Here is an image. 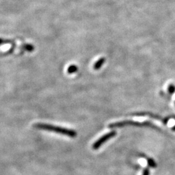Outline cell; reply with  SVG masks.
Returning a JSON list of instances; mask_svg holds the SVG:
<instances>
[{
	"instance_id": "obj_8",
	"label": "cell",
	"mask_w": 175,
	"mask_h": 175,
	"mask_svg": "<svg viewBox=\"0 0 175 175\" xmlns=\"http://www.w3.org/2000/svg\"><path fill=\"white\" fill-rule=\"evenodd\" d=\"M142 175H150V170L149 168L146 167L145 168L143 171V174Z\"/></svg>"
},
{
	"instance_id": "obj_5",
	"label": "cell",
	"mask_w": 175,
	"mask_h": 175,
	"mask_svg": "<svg viewBox=\"0 0 175 175\" xmlns=\"http://www.w3.org/2000/svg\"><path fill=\"white\" fill-rule=\"evenodd\" d=\"M67 71H68V73L70 74L76 73L78 71V67L75 64L70 65V66L68 67Z\"/></svg>"
},
{
	"instance_id": "obj_1",
	"label": "cell",
	"mask_w": 175,
	"mask_h": 175,
	"mask_svg": "<svg viewBox=\"0 0 175 175\" xmlns=\"http://www.w3.org/2000/svg\"><path fill=\"white\" fill-rule=\"evenodd\" d=\"M34 127L40 130H44V131H47L50 132H54L60 134L64 135L70 138H75L77 136L76 131H73L72 129H68L66 128L60 127L57 126H54L52 124H48L46 123H38L34 124Z\"/></svg>"
},
{
	"instance_id": "obj_2",
	"label": "cell",
	"mask_w": 175,
	"mask_h": 175,
	"mask_svg": "<svg viewBox=\"0 0 175 175\" xmlns=\"http://www.w3.org/2000/svg\"><path fill=\"white\" fill-rule=\"evenodd\" d=\"M151 125V123L150 122H136L132 121H119L117 123H114L110 124L108 127L110 128H119L123 127L125 126H136V127H143V126H150Z\"/></svg>"
},
{
	"instance_id": "obj_6",
	"label": "cell",
	"mask_w": 175,
	"mask_h": 175,
	"mask_svg": "<svg viewBox=\"0 0 175 175\" xmlns=\"http://www.w3.org/2000/svg\"><path fill=\"white\" fill-rule=\"evenodd\" d=\"M147 163H148L149 166L151 167L155 168V167H156V166H157V164H156V162H155L152 158H147Z\"/></svg>"
},
{
	"instance_id": "obj_4",
	"label": "cell",
	"mask_w": 175,
	"mask_h": 175,
	"mask_svg": "<svg viewBox=\"0 0 175 175\" xmlns=\"http://www.w3.org/2000/svg\"><path fill=\"white\" fill-rule=\"evenodd\" d=\"M105 62V58L104 57H102V58H100L98 61L94 64L93 65V69L95 70H98L100 68H101L102 66H103V65L104 64Z\"/></svg>"
},
{
	"instance_id": "obj_3",
	"label": "cell",
	"mask_w": 175,
	"mask_h": 175,
	"mask_svg": "<svg viewBox=\"0 0 175 175\" xmlns=\"http://www.w3.org/2000/svg\"><path fill=\"white\" fill-rule=\"evenodd\" d=\"M116 135H117V132L115 131H112L107 134H105L102 137L98 139L97 141L93 144L92 148L94 150H97L100 147H101L105 142L108 141L110 139L115 137Z\"/></svg>"
},
{
	"instance_id": "obj_7",
	"label": "cell",
	"mask_w": 175,
	"mask_h": 175,
	"mask_svg": "<svg viewBox=\"0 0 175 175\" xmlns=\"http://www.w3.org/2000/svg\"><path fill=\"white\" fill-rule=\"evenodd\" d=\"M168 92L170 94H173L175 92V86L173 84L169 85L168 86Z\"/></svg>"
}]
</instances>
